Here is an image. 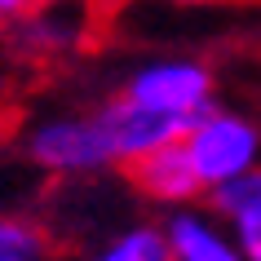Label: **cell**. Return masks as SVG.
Masks as SVG:
<instances>
[{
	"instance_id": "obj_7",
	"label": "cell",
	"mask_w": 261,
	"mask_h": 261,
	"mask_svg": "<svg viewBox=\"0 0 261 261\" xmlns=\"http://www.w3.org/2000/svg\"><path fill=\"white\" fill-rule=\"evenodd\" d=\"M208 204H213V217L234 234V244L244 248V257L261 261V164L248 168L244 177L208 191Z\"/></svg>"
},
{
	"instance_id": "obj_10",
	"label": "cell",
	"mask_w": 261,
	"mask_h": 261,
	"mask_svg": "<svg viewBox=\"0 0 261 261\" xmlns=\"http://www.w3.org/2000/svg\"><path fill=\"white\" fill-rule=\"evenodd\" d=\"M18 36L31 54H58L71 44V27L58 14H40V18H22L18 22Z\"/></svg>"
},
{
	"instance_id": "obj_1",
	"label": "cell",
	"mask_w": 261,
	"mask_h": 261,
	"mask_svg": "<svg viewBox=\"0 0 261 261\" xmlns=\"http://www.w3.org/2000/svg\"><path fill=\"white\" fill-rule=\"evenodd\" d=\"M22 155L40 173L54 177H97L120 168L115 142L107 133V120L93 111H58L44 115L22 133Z\"/></svg>"
},
{
	"instance_id": "obj_2",
	"label": "cell",
	"mask_w": 261,
	"mask_h": 261,
	"mask_svg": "<svg viewBox=\"0 0 261 261\" xmlns=\"http://www.w3.org/2000/svg\"><path fill=\"white\" fill-rule=\"evenodd\" d=\"M186 155H191L195 173L204 181V191H217L226 181L244 177L248 168L261 164V124L244 111L230 107H208L199 120L186 128L181 138Z\"/></svg>"
},
{
	"instance_id": "obj_9",
	"label": "cell",
	"mask_w": 261,
	"mask_h": 261,
	"mask_svg": "<svg viewBox=\"0 0 261 261\" xmlns=\"http://www.w3.org/2000/svg\"><path fill=\"white\" fill-rule=\"evenodd\" d=\"M0 261H54L49 234L31 217L0 213Z\"/></svg>"
},
{
	"instance_id": "obj_4",
	"label": "cell",
	"mask_w": 261,
	"mask_h": 261,
	"mask_svg": "<svg viewBox=\"0 0 261 261\" xmlns=\"http://www.w3.org/2000/svg\"><path fill=\"white\" fill-rule=\"evenodd\" d=\"M97 115L107 120V133L115 142V155H120V164H138L142 155L160 151V146H173V142L186 138V128L191 120H177V115H164V111H151L133 102V97H107V102H97Z\"/></svg>"
},
{
	"instance_id": "obj_3",
	"label": "cell",
	"mask_w": 261,
	"mask_h": 261,
	"mask_svg": "<svg viewBox=\"0 0 261 261\" xmlns=\"http://www.w3.org/2000/svg\"><path fill=\"white\" fill-rule=\"evenodd\" d=\"M120 93L142 102V107H151V111L191 120V124L208 107H217L213 102V93H217L213 67L199 62V58H151V62H142V67L128 71V80H124Z\"/></svg>"
},
{
	"instance_id": "obj_13",
	"label": "cell",
	"mask_w": 261,
	"mask_h": 261,
	"mask_svg": "<svg viewBox=\"0 0 261 261\" xmlns=\"http://www.w3.org/2000/svg\"><path fill=\"white\" fill-rule=\"evenodd\" d=\"M31 5H67V0H31Z\"/></svg>"
},
{
	"instance_id": "obj_6",
	"label": "cell",
	"mask_w": 261,
	"mask_h": 261,
	"mask_svg": "<svg viewBox=\"0 0 261 261\" xmlns=\"http://www.w3.org/2000/svg\"><path fill=\"white\" fill-rule=\"evenodd\" d=\"M164 234H168L173 261H248L244 248L234 244V234L213 213H199L195 204L168 213Z\"/></svg>"
},
{
	"instance_id": "obj_12",
	"label": "cell",
	"mask_w": 261,
	"mask_h": 261,
	"mask_svg": "<svg viewBox=\"0 0 261 261\" xmlns=\"http://www.w3.org/2000/svg\"><path fill=\"white\" fill-rule=\"evenodd\" d=\"M177 5H261V0H177Z\"/></svg>"
},
{
	"instance_id": "obj_11",
	"label": "cell",
	"mask_w": 261,
	"mask_h": 261,
	"mask_svg": "<svg viewBox=\"0 0 261 261\" xmlns=\"http://www.w3.org/2000/svg\"><path fill=\"white\" fill-rule=\"evenodd\" d=\"M31 0H0V22H22Z\"/></svg>"
},
{
	"instance_id": "obj_8",
	"label": "cell",
	"mask_w": 261,
	"mask_h": 261,
	"mask_svg": "<svg viewBox=\"0 0 261 261\" xmlns=\"http://www.w3.org/2000/svg\"><path fill=\"white\" fill-rule=\"evenodd\" d=\"M84 261H173V252H168L164 226H155V221H133V226L115 230L111 239H102Z\"/></svg>"
},
{
	"instance_id": "obj_5",
	"label": "cell",
	"mask_w": 261,
	"mask_h": 261,
	"mask_svg": "<svg viewBox=\"0 0 261 261\" xmlns=\"http://www.w3.org/2000/svg\"><path fill=\"white\" fill-rule=\"evenodd\" d=\"M128 181L138 186L142 199L164 204V208H173V213H177V208H191L199 195H208L181 142H173V146H160V151L142 155L138 164H128Z\"/></svg>"
}]
</instances>
